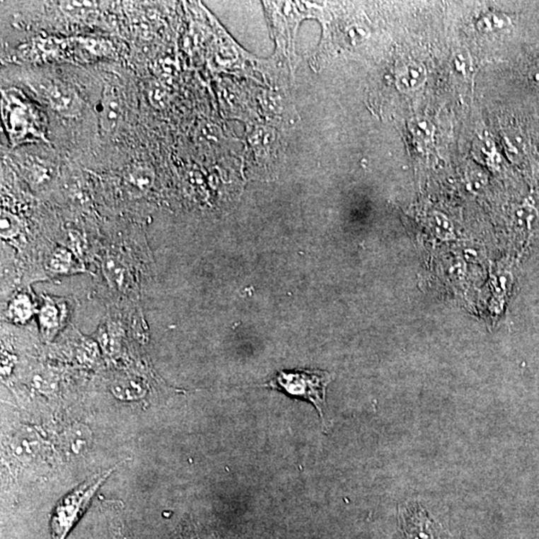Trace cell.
I'll list each match as a JSON object with an SVG mask.
<instances>
[{
	"mask_svg": "<svg viewBox=\"0 0 539 539\" xmlns=\"http://www.w3.org/2000/svg\"><path fill=\"white\" fill-rule=\"evenodd\" d=\"M511 23L506 14L500 12H485L478 17L475 26L483 33H495L509 28Z\"/></svg>",
	"mask_w": 539,
	"mask_h": 539,
	"instance_id": "7",
	"label": "cell"
},
{
	"mask_svg": "<svg viewBox=\"0 0 539 539\" xmlns=\"http://www.w3.org/2000/svg\"><path fill=\"white\" fill-rule=\"evenodd\" d=\"M45 95L51 106L58 112L75 115L79 111V99L71 89L62 83H50L45 86Z\"/></svg>",
	"mask_w": 539,
	"mask_h": 539,
	"instance_id": "3",
	"label": "cell"
},
{
	"mask_svg": "<svg viewBox=\"0 0 539 539\" xmlns=\"http://www.w3.org/2000/svg\"><path fill=\"white\" fill-rule=\"evenodd\" d=\"M114 468L85 480L55 506L50 521L51 538L66 539L68 533L86 511L99 487L110 477Z\"/></svg>",
	"mask_w": 539,
	"mask_h": 539,
	"instance_id": "1",
	"label": "cell"
},
{
	"mask_svg": "<svg viewBox=\"0 0 539 539\" xmlns=\"http://www.w3.org/2000/svg\"><path fill=\"white\" fill-rule=\"evenodd\" d=\"M124 539H125V538H124Z\"/></svg>",
	"mask_w": 539,
	"mask_h": 539,
	"instance_id": "9",
	"label": "cell"
},
{
	"mask_svg": "<svg viewBox=\"0 0 539 539\" xmlns=\"http://www.w3.org/2000/svg\"><path fill=\"white\" fill-rule=\"evenodd\" d=\"M427 79V71L422 63L409 62L398 74V88L402 92H415L424 86Z\"/></svg>",
	"mask_w": 539,
	"mask_h": 539,
	"instance_id": "4",
	"label": "cell"
},
{
	"mask_svg": "<svg viewBox=\"0 0 539 539\" xmlns=\"http://www.w3.org/2000/svg\"><path fill=\"white\" fill-rule=\"evenodd\" d=\"M409 129L412 138L422 147H427L434 142L436 127L429 119L414 117L409 122Z\"/></svg>",
	"mask_w": 539,
	"mask_h": 539,
	"instance_id": "6",
	"label": "cell"
},
{
	"mask_svg": "<svg viewBox=\"0 0 539 539\" xmlns=\"http://www.w3.org/2000/svg\"><path fill=\"white\" fill-rule=\"evenodd\" d=\"M101 126L107 131L112 129L117 123L120 113V101L117 95V90L109 87L104 91L103 103H102Z\"/></svg>",
	"mask_w": 539,
	"mask_h": 539,
	"instance_id": "5",
	"label": "cell"
},
{
	"mask_svg": "<svg viewBox=\"0 0 539 539\" xmlns=\"http://www.w3.org/2000/svg\"><path fill=\"white\" fill-rule=\"evenodd\" d=\"M528 79L534 86L538 87L539 88V63L531 68V71H529L528 74Z\"/></svg>",
	"mask_w": 539,
	"mask_h": 539,
	"instance_id": "8",
	"label": "cell"
},
{
	"mask_svg": "<svg viewBox=\"0 0 539 539\" xmlns=\"http://www.w3.org/2000/svg\"><path fill=\"white\" fill-rule=\"evenodd\" d=\"M332 376L319 370H299L280 371L268 387L283 390L291 397L309 400L324 417L326 407V390L331 383Z\"/></svg>",
	"mask_w": 539,
	"mask_h": 539,
	"instance_id": "2",
	"label": "cell"
}]
</instances>
